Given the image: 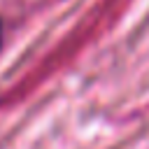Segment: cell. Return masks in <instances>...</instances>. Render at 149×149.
<instances>
[{"label": "cell", "mask_w": 149, "mask_h": 149, "mask_svg": "<svg viewBox=\"0 0 149 149\" xmlns=\"http://www.w3.org/2000/svg\"><path fill=\"white\" fill-rule=\"evenodd\" d=\"M0 42H2V23H0Z\"/></svg>", "instance_id": "6da1fadb"}]
</instances>
